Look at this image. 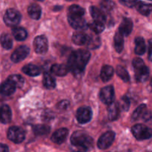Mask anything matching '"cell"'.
I'll return each mask as SVG.
<instances>
[{
    "label": "cell",
    "mask_w": 152,
    "mask_h": 152,
    "mask_svg": "<svg viewBox=\"0 0 152 152\" xmlns=\"http://www.w3.org/2000/svg\"><path fill=\"white\" fill-rule=\"evenodd\" d=\"M90 53L86 50H78L73 52L68 62L70 71L76 76L81 74L90 59Z\"/></svg>",
    "instance_id": "cell-1"
},
{
    "label": "cell",
    "mask_w": 152,
    "mask_h": 152,
    "mask_svg": "<svg viewBox=\"0 0 152 152\" xmlns=\"http://www.w3.org/2000/svg\"><path fill=\"white\" fill-rule=\"evenodd\" d=\"M71 145L85 147L88 150L93 146V139L83 132H74L71 137Z\"/></svg>",
    "instance_id": "cell-2"
},
{
    "label": "cell",
    "mask_w": 152,
    "mask_h": 152,
    "mask_svg": "<svg viewBox=\"0 0 152 152\" xmlns=\"http://www.w3.org/2000/svg\"><path fill=\"white\" fill-rule=\"evenodd\" d=\"M134 137L138 140H148L152 137V129L142 124L135 125L132 129Z\"/></svg>",
    "instance_id": "cell-3"
},
{
    "label": "cell",
    "mask_w": 152,
    "mask_h": 152,
    "mask_svg": "<svg viewBox=\"0 0 152 152\" xmlns=\"http://www.w3.org/2000/svg\"><path fill=\"white\" fill-rule=\"evenodd\" d=\"M21 14L19 11L14 9H8L4 16V21L8 26L14 27L21 21Z\"/></svg>",
    "instance_id": "cell-4"
},
{
    "label": "cell",
    "mask_w": 152,
    "mask_h": 152,
    "mask_svg": "<svg viewBox=\"0 0 152 152\" xmlns=\"http://www.w3.org/2000/svg\"><path fill=\"white\" fill-rule=\"evenodd\" d=\"M7 137L15 143H20L25 140V134L23 129L17 126H12L8 129Z\"/></svg>",
    "instance_id": "cell-5"
},
{
    "label": "cell",
    "mask_w": 152,
    "mask_h": 152,
    "mask_svg": "<svg viewBox=\"0 0 152 152\" xmlns=\"http://www.w3.org/2000/svg\"><path fill=\"white\" fill-rule=\"evenodd\" d=\"M114 137H115V134L113 132H105L99 137V140H98V148H100V149L108 148V147L111 146V144L114 142Z\"/></svg>",
    "instance_id": "cell-6"
},
{
    "label": "cell",
    "mask_w": 152,
    "mask_h": 152,
    "mask_svg": "<svg viewBox=\"0 0 152 152\" xmlns=\"http://www.w3.org/2000/svg\"><path fill=\"white\" fill-rule=\"evenodd\" d=\"M99 98L103 103L109 105L114 102V90L112 86H106L101 89L99 92Z\"/></svg>",
    "instance_id": "cell-7"
},
{
    "label": "cell",
    "mask_w": 152,
    "mask_h": 152,
    "mask_svg": "<svg viewBox=\"0 0 152 152\" xmlns=\"http://www.w3.org/2000/svg\"><path fill=\"white\" fill-rule=\"evenodd\" d=\"M34 45L37 53L44 54L47 52L48 48L47 38L45 36H38L34 39Z\"/></svg>",
    "instance_id": "cell-8"
},
{
    "label": "cell",
    "mask_w": 152,
    "mask_h": 152,
    "mask_svg": "<svg viewBox=\"0 0 152 152\" xmlns=\"http://www.w3.org/2000/svg\"><path fill=\"white\" fill-rule=\"evenodd\" d=\"M77 121L81 124H86L88 123L92 117V111L91 108L88 107H82L80 108L77 111L76 114Z\"/></svg>",
    "instance_id": "cell-9"
},
{
    "label": "cell",
    "mask_w": 152,
    "mask_h": 152,
    "mask_svg": "<svg viewBox=\"0 0 152 152\" xmlns=\"http://www.w3.org/2000/svg\"><path fill=\"white\" fill-rule=\"evenodd\" d=\"M30 49L27 46H19L17 49L14 50L11 55V60L13 62H19L25 59L29 54Z\"/></svg>",
    "instance_id": "cell-10"
},
{
    "label": "cell",
    "mask_w": 152,
    "mask_h": 152,
    "mask_svg": "<svg viewBox=\"0 0 152 152\" xmlns=\"http://www.w3.org/2000/svg\"><path fill=\"white\" fill-rule=\"evenodd\" d=\"M68 19L71 26L74 29L83 31V30H86L88 27L83 16H68Z\"/></svg>",
    "instance_id": "cell-11"
},
{
    "label": "cell",
    "mask_w": 152,
    "mask_h": 152,
    "mask_svg": "<svg viewBox=\"0 0 152 152\" xmlns=\"http://www.w3.org/2000/svg\"><path fill=\"white\" fill-rule=\"evenodd\" d=\"M135 69V78L138 82H145L149 76V70L145 66V64L140 65V66L134 68Z\"/></svg>",
    "instance_id": "cell-12"
},
{
    "label": "cell",
    "mask_w": 152,
    "mask_h": 152,
    "mask_svg": "<svg viewBox=\"0 0 152 152\" xmlns=\"http://www.w3.org/2000/svg\"><path fill=\"white\" fill-rule=\"evenodd\" d=\"M68 134V130L65 128L58 129L53 134L51 137V140L54 143L56 144H62L64 141L66 140Z\"/></svg>",
    "instance_id": "cell-13"
},
{
    "label": "cell",
    "mask_w": 152,
    "mask_h": 152,
    "mask_svg": "<svg viewBox=\"0 0 152 152\" xmlns=\"http://www.w3.org/2000/svg\"><path fill=\"white\" fill-rule=\"evenodd\" d=\"M12 118V112L7 105H0V122L4 124L10 123Z\"/></svg>",
    "instance_id": "cell-14"
},
{
    "label": "cell",
    "mask_w": 152,
    "mask_h": 152,
    "mask_svg": "<svg viewBox=\"0 0 152 152\" xmlns=\"http://www.w3.org/2000/svg\"><path fill=\"white\" fill-rule=\"evenodd\" d=\"M16 87L8 80L0 86V94L3 96H10L16 91Z\"/></svg>",
    "instance_id": "cell-15"
},
{
    "label": "cell",
    "mask_w": 152,
    "mask_h": 152,
    "mask_svg": "<svg viewBox=\"0 0 152 152\" xmlns=\"http://www.w3.org/2000/svg\"><path fill=\"white\" fill-rule=\"evenodd\" d=\"M133 28V23L131 19L128 18H125L123 19L121 24H120L119 31L123 34V36H129L131 34Z\"/></svg>",
    "instance_id": "cell-16"
},
{
    "label": "cell",
    "mask_w": 152,
    "mask_h": 152,
    "mask_svg": "<svg viewBox=\"0 0 152 152\" xmlns=\"http://www.w3.org/2000/svg\"><path fill=\"white\" fill-rule=\"evenodd\" d=\"M90 12L94 20L105 23V21H106V18H105V13L102 10H99V8L96 7H91Z\"/></svg>",
    "instance_id": "cell-17"
},
{
    "label": "cell",
    "mask_w": 152,
    "mask_h": 152,
    "mask_svg": "<svg viewBox=\"0 0 152 152\" xmlns=\"http://www.w3.org/2000/svg\"><path fill=\"white\" fill-rule=\"evenodd\" d=\"M50 71L55 75L62 77V76L66 75L70 70L68 65H63V64H55L52 65Z\"/></svg>",
    "instance_id": "cell-18"
},
{
    "label": "cell",
    "mask_w": 152,
    "mask_h": 152,
    "mask_svg": "<svg viewBox=\"0 0 152 152\" xmlns=\"http://www.w3.org/2000/svg\"><path fill=\"white\" fill-rule=\"evenodd\" d=\"M108 118L110 120H115L120 114V107L115 102H111L108 106Z\"/></svg>",
    "instance_id": "cell-19"
},
{
    "label": "cell",
    "mask_w": 152,
    "mask_h": 152,
    "mask_svg": "<svg viewBox=\"0 0 152 152\" xmlns=\"http://www.w3.org/2000/svg\"><path fill=\"white\" fill-rule=\"evenodd\" d=\"M124 36L120 32L117 31L114 36V48L117 53H121L124 46Z\"/></svg>",
    "instance_id": "cell-20"
},
{
    "label": "cell",
    "mask_w": 152,
    "mask_h": 152,
    "mask_svg": "<svg viewBox=\"0 0 152 152\" xmlns=\"http://www.w3.org/2000/svg\"><path fill=\"white\" fill-rule=\"evenodd\" d=\"M114 74V68L110 65H104L101 71V79L103 82H108L111 80Z\"/></svg>",
    "instance_id": "cell-21"
},
{
    "label": "cell",
    "mask_w": 152,
    "mask_h": 152,
    "mask_svg": "<svg viewBox=\"0 0 152 152\" xmlns=\"http://www.w3.org/2000/svg\"><path fill=\"white\" fill-rule=\"evenodd\" d=\"M22 71L30 77H36L40 74L39 68H38L36 65H32V64H28V65H25L22 68Z\"/></svg>",
    "instance_id": "cell-22"
},
{
    "label": "cell",
    "mask_w": 152,
    "mask_h": 152,
    "mask_svg": "<svg viewBox=\"0 0 152 152\" xmlns=\"http://www.w3.org/2000/svg\"><path fill=\"white\" fill-rule=\"evenodd\" d=\"M28 13L32 19H39L41 16V8L38 4H32L28 7Z\"/></svg>",
    "instance_id": "cell-23"
},
{
    "label": "cell",
    "mask_w": 152,
    "mask_h": 152,
    "mask_svg": "<svg viewBox=\"0 0 152 152\" xmlns=\"http://www.w3.org/2000/svg\"><path fill=\"white\" fill-rule=\"evenodd\" d=\"M88 37L86 34H83L82 32L74 33L72 37V40L76 45H82L87 44Z\"/></svg>",
    "instance_id": "cell-24"
},
{
    "label": "cell",
    "mask_w": 152,
    "mask_h": 152,
    "mask_svg": "<svg viewBox=\"0 0 152 152\" xmlns=\"http://www.w3.org/2000/svg\"><path fill=\"white\" fill-rule=\"evenodd\" d=\"M136 7L138 11H139L141 14L144 15V16H148V15H149L152 11L151 4H147V3L140 1V2L137 3Z\"/></svg>",
    "instance_id": "cell-25"
},
{
    "label": "cell",
    "mask_w": 152,
    "mask_h": 152,
    "mask_svg": "<svg viewBox=\"0 0 152 152\" xmlns=\"http://www.w3.org/2000/svg\"><path fill=\"white\" fill-rule=\"evenodd\" d=\"M134 51L137 54L142 55L145 52V41L142 37H137L135 39V49Z\"/></svg>",
    "instance_id": "cell-26"
},
{
    "label": "cell",
    "mask_w": 152,
    "mask_h": 152,
    "mask_svg": "<svg viewBox=\"0 0 152 152\" xmlns=\"http://www.w3.org/2000/svg\"><path fill=\"white\" fill-rule=\"evenodd\" d=\"M43 85L46 88H54L56 86V82L51 74L49 73H45L43 76Z\"/></svg>",
    "instance_id": "cell-27"
},
{
    "label": "cell",
    "mask_w": 152,
    "mask_h": 152,
    "mask_svg": "<svg viewBox=\"0 0 152 152\" xmlns=\"http://www.w3.org/2000/svg\"><path fill=\"white\" fill-rule=\"evenodd\" d=\"M13 35L18 41H23L28 37L27 31L22 28H15L13 29Z\"/></svg>",
    "instance_id": "cell-28"
},
{
    "label": "cell",
    "mask_w": 152,
    "mask_h": 152,
    "mask_svg": "<svg viewBox=\"0 0 152 152\" xmlns=\"http://www.w3.org/2000/svg\"><path fill=\"white\" fill-rule=\"evenodd\" d=\"M0 43H1V46L4 48V49H10L13 46V40L10 37V35L7 34H4L1 36L0 37Z\"/></svg>",
    "instance_id": "cell-29"
},
{
    "label": "cell",
    "mask_w": 152,
    "mask_h": 152,
    "mask_svg": "<svg viewBox=\"0 0 152 152\" xmlns=\"http://www.w3.org/2000/svg\"><path fill=\"white\" fill-rule=\"evenodd\" d=\"M84 13V9L80 7V6L76 5V4L71 6L69 9H68V16H83Z\"/></svg>",
    "instance_id": "cell-30"
},
{
    "label": "cell",
    "mask_w": 152,
    "mask_h": 152,
    "mask_svg": "<svg viewBox=\"0 0 152 152\" xmlns=\"http://www.w3.org/2000/svg\"><path fill=\"white\" fill-rule=\"evenodd\" d=\"M100 45V39L96 35H91L88 37V39L87 42L88 48L90 49L97 48Z\"/></svg>",
    "instance_id": "cell-31"
},
{
    "label": "cell",
    "mask_w": 152,
    "mask_h": 152,
    "mask_svg": "<svg viewBox=\"0 0 152 152\" xmlns=\"http://www.w3.org/2000/svg\"><path fill=\"white\" fill-rule=\"evenodd\" d=\"M34 132L37 136L46 135L50 132V127L45 125H37L34 128Z\"/></svg>",
    "instance_id": "cell-32"
},
{
    "label": "cell",
    "mask_w": 152,
    "mask_h": 152,
    "mask_svg": "<svg viewBox=\"0 0 152 152\" xmlns=\"http://www.w3.org/2000/svg\"><path fill=\"white\" fill-rule=\"evenodd\" d=\"M147 111L146 105L142 104L140 105L134 111L133 114H132V120H139L140 118H142L144 114L145 113V111Z\"/></svg>",
    "instance_id": "cell-33"
},
{
    "label": "cell",
    "mask_w": 152,
    "mask_h": 152,
    "mask_svg": "<svg viewBox=\"0 0 152 152\" xmlns=\"http://www.w3.org/2000/svg\"><path fill=\"white\" fill-rule=\"evenodd\" d=\"M9 81L11 82L16 88H22L23 86L25 80H24L23 77H21L20 75H11L7 78Z\"/></svg>",
    "instance_id": "cell-34"
},
{
    "label": "cell",
    "mask_w": 152,
    "mask_h": 152,
    "mask_svg": "<svg viewBox=\"0 0 152 152\" xmlns=\"http://www.w3.org/2000/svg\"><path fill=\"white\" fill-rule=\"evenodd\" d=\"M89 28H91L92 31L95 33V34H99V33L102 32L105 29V25L104 23L99 22H96V21H94L93 22L90 23L88 25Z\"/></svg>",
    "instance_id": "cell-35"
},
{
    "label": "cell",
    "mask_w": 152,
    "mask_h": 152,
    "mask_svg": "<svg viewBox=\"0 0 152 152\" xmlns=\"http://www.w3.org/2000/svg\"><path fill=\"white\" fill-rule=\"evenodd\" d=\"M117 74L120 77V78L124 82H126V83H128L130 80V77H129L128 71L120 65L117 67Z\"/></svg>",
    "instance_id": "cell-36"
},
{
    "label": "cell",
    "mask_w": 152,
    "mask_h": 152,
    "mask_svg": "<svg viewBox=\"0 0 152 152\" xmlns=\"http://www.w3.org/2000/svg\"><path fill=\"white\" fill-rule=\"evenodd\" d=\"M101 10L103 12H110L114 9V2L111 0H102L100 2Z\"/></svg>",
    "instance_id": "cell-37"
},
{
    "label": "cell",
    "mask_w": 152,
    "mask_h": 152,
    "mask_svg": "<svg viewBox=\"0 0 152 152\" xmlns=\"http://www.w3.org/2000/svg\"><path fill=\"white\" fill-rule=\"evenodd\" d=\"M119 107L123 111H127L130 107V100L129 99V98L126 96H123L119 103Z\"/></svg>",
    "instance_id": "cell-38"
},
{
    "label": "cell",
    "mask_w": 152,
    "mask_h": 152,
    "mask_svg": "<svg viewBox=\"0 0 152 152\" xmlns=\"http://www.w3.org/2000/svg\"><path fill=\"white\" fill-rule=\"evenodd\" d=\"M71 149L73 152H87L88 150L86 148L83 146H80V145H71Z\"/></svg>",
    "instance_id": "cell-39"
},
{
    "label": "cell",
    "mask_w": 152,
    "mask_h": 152,
    "mask_svg": "<svg viewBox=\"0 0 152 152\" xmlns=\"http://www.w3.org/2000/svg\"><path fill=\"white\" fill-rule=\"evenodd\" d=\"M120 1L125 6H127V7H130L136 5L137 0H120Z\"/></svg>",
    "instance_id": "cell-40"
},
{
    "label": "cell",
    "mask_w": 152,
    "mask_h": 152,
    "mask_svg": "<svg viewBox=\"0 0 152 152\" xmlns=\"http://www.w3.org/2000/svg\"><path fill=\"white\" fill-rule=\"evenodd\" d=\"M69 105V102L67 100H63V101H61L59 104H58V108L61 110H64V109H66L68 107Z\"/></svg>",
    "instance_id": "cell-41"
},
{
    "label": "cell",
    "mask_w": 152,
    "mask_h": 152,
    "mask_svg": "<svg viewBox=\"0 0 152 152\" xmlns=\"http://www.w3.org/2000/svg\"><path fill=\"white\" fill-rule=\"evenodd\" d=\"M148 56L152 60V39L148 41Z\"/></svg>",
    "instance_id": "cell-42"
},
{
    "label": "cell",
    "mask_w": 152,
    "mask_h": 152,
    "mask_svg": "<svg viewBox=\"0 0 152 152\" xmlns=\"http://www.w3.org/2000/svg\"><path fill=\"white\" fill-rule=\"evenodd\" d=\"M0 152H9L8 147L6 145L0 143Z\"/></svg>",
    "instance_id": "cell-43"
},
{
    "label": "cell",
    "mask_w": 152,
    "mask_h": 152,
    "mask_svg": "<svg viewBox=\"0 0 152 152\" xmlns=\"http://www.w3.org/2000/svg\"><path fill=\"white\" fill-rule=\"evenodd\" d=\"M151 86H152V79H151Z\"/></svg>",
    "instance_id": "cell-44"
},
{
    "label": "cell",
    "mask_w": 152,
    "mask_h": 152,
    "mask_svg": "<svg viewBox=\"0 0 152 152\" xmlns=\"http://www.w3.org/2000/svg\"><path fill=\"white\" fill-rule=\"evenodd\" d=\"M37 1H44V0H37Z\"/></svg>",
    "instance_id": "cell-45"
},
{
    "label": "cell",
    "mask_w": 152,
    "mask_h": 152,
    "mask_svg": "<svg viewBox=\"0 0 152 152\" xmlns=\"http://www.w3.org/2000/svg\"><path fill=\"white\" fill-rule=\"evenodd\" d=\"M67 1H71V0H67Z\"/></svg>",
    "instance_id": "cell-46"
},
{
    "label": "cell",
    "mask_w": 152,
    "mask_h": 152,
    "mask_svg": "<svg viewBox=\"0 0 152 152\" xmlns=\"http://www.w3.org/2000/svg\"><path fill=\"white\" fill-rule=\"evenodd\" d=\"M149 152H151V151H149Z\"/></svg>",
    "instance_id": "cell-47"
}]
</instances>
